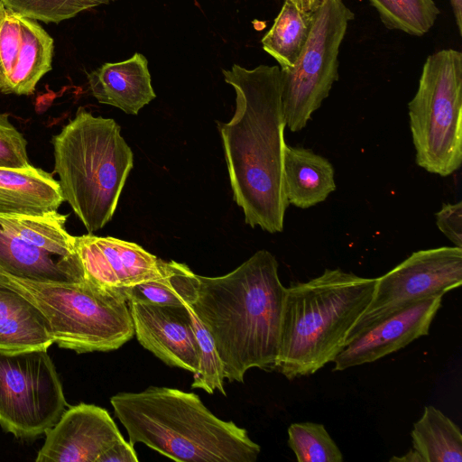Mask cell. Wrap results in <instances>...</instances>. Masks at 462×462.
Here are the masks:
<instances>
[{"instance_id": "6da1fadb", "label": "cell", "mask_w": 462, "mask_h": 462, "mask_svg": "<svg viewBox=\"0 0 462 462\" xmlns=\"http://www.w3.org/2000/svg\"><path fill=\"white\" fill-rule=\"evenodd\" d=\"M278 267L267 250L217 277L196 274L171 261L170 282L213 337L230 383H244L252 368L274 370L286 294Z\"/></svg>"}, {"instance_id": "7a4b0ae2", "label": "cell", "mask_w": 462, "mask_h": 462, "mask_svg": "<svg viewBox=\"0 0 462 462\" xmlns=\"http://www.w3.org/2000/svg\"><path fill=\"white\" fill-rule=\"evenodd\" d=\"M223 75L236 93L232 119L218 123L234 200L252 227L282 232L289 203L283 183L281 69L234 64Z\"/></svg>"}, {"instance_id": "3957f363", "label": "cell", "mask_w": 462, "mask_h": 462, "mask_svg": "<svg viewBox=\"0 0 462 462\" xmlns=\"http://www.w3.org/2000/svg\"><path fill=\"white\" fill-rule=\"evenodd\" d=\"M110 402L132 445L175 461L254 462L261 452L245 429L217 417L194 393L150 386L119 393Z\"/></svg>"}, {"instance_id": "277c9868", "label": "cell", "mask_w": 462, "mask_h": 462, "mask_svg": "<svg viewBox=\"0 0 462 462\" xmlns=\"http://www.w3.org/2000/svg\"><path fill=\"white\" fill-rule=\"evenodd\" d=\"M375 284L376 278L336 268L286 287L274 370L293 380L334 362L369 305Z\"/></svg>"}, {"instance_id": "5b68a950", "label": "cell", "mask_w": 462, "mask_h": 462, "mask_svg": "<svg viewBox=\"0 0 462 462\" xmlns=\"http://www.w3.org/2000/svg\"><path fill=\"white\" fill-rule=\"evenodd\" d=\"M51 143L63 200L88 234L101 229L111 220L134 166L120 126L80 106Z\"/></svg>"}, {"instance_id": "8992f818", "label": "cell", "mask_w": 462, "mask_h": 462, "mask_svg": "<svg viewBox=\"0 0 462 462\" xmlns=\"http://www.w3.org/2000/svg\"><path fill=\"white\" fill-rule=\"evenodd\" d=\"M0 283L30 300L45 318L53 343L79 354L116 350L134 335L122 290L78 282H40L0 271Z\"/></svg>"}, {"instance_id": "52a82bcc", "label": "cell", "mask_w": 462, "mask_h": 462, "mask_svg": "<svg viewBox=\"0 0 462 462\" xmlns=\"http://www.w3.org/2000/svg\"><path fill=\"white\" fill-rule=\"evenodd\" d=\"M416 163L442 177L462 162V53L444 49L428 56L409 102Z\"/></svg>"}, {"instance_id": "ba28073f", "label": "cell", "mask_w": 462, "mask_h": 462, "mask_svg": "<svg viewBox=\"0 0 462 462\" xmlns=\"http://www.w3.org/2000/svg\"><path fill=\"white\" fill-rule=\"evenodd\" d=\"M307 42L291 68L281 69L285 125L303 129L338 80V53L354 13L343 0H323L312 12Z\"/></svg>"}, {"instance_id": "9c48e42d", "label": "cell", "mask_w": 462, "mask_h": 462, "mask_svg": "<svg viewBox=\"0 0 462 462\" xmlns=\"http://www.w3.org/2000/svg\"><path fill=\"white\" fill-rule=\"evenodd\" d=\"M67 402L47 350L0 352V425L19 439L53 427Z\"/></svg>"}, {"instance_id": "30bf717a", "label": "cell", "mask_w": 462, "mask_h": 462, "mask_svg": "<svg viewBox=\"0 0 462 462\" xmlns=\"http://www.w3.org/2000/svg\"><path fill=\"white\" fill-rule=\"evenodd\" d=\"M461 284L462 248L442 246L412 253L376 278L373 298L350 330L347 344L393 312L424 299L443 296Z\"/></svg>"}, {"instance_id": "8fae6325", "label": "cell", "mask_w": 462, "mask_h": 462, "mask_svg": "<svg viewBox=\"0 0 462 462\" xmlns=\"http://www.w3.org/2000/svg\"><path fill=\"white\" fill-rule=\"evenodd\" d=\"M53 39L34 20L0 1V92L31 95L51 69Z\"/></svg>"}, {"instance_id": "7c38bea8", "label": "cell", "mask_w": 462, "mask_h": 462, "mask_svg": "<svg viewBox=\"0 0 462 462\" xmlns=\"http://www.w3.org/2000/svg\"><path fill=\"white\" fill-rule=\"evenodd\" d=\"M75 249L84 278L104 288L123 290L164 278L171 271V261L159 259L135 243L112 236H75Z\"/></svg>"}, {"instance_id": "4fadbf2b", "label": "cell", "mask_w": 462, "mask_h": 462, "mask_svg": "<svg viewBox=\"0 0 462 462\" xmlns=\"http://www.w3.org/2000/svg\"><path fill=\"white\" fill-rule=\"evenodd\" d=\"M44 434L36 462H101L111 448L125 439L106 409L87 403L65 410Z\"/></svg>"}, {"instance_id": "5bb4252c", "label": "cell", "mask_w": 462, "mask_h": 462, "mask_svg": "<svg viewBox=\"0 0 462 462\" xmlns=\"http://www.w3.org/2000/svg\"><path fill=\"white\" fill-rule=\"evenodd\" d=\"M443 296L410 304L350 341L334 360V372L377 361L427 336Z\"/></svg>"}, {"instance_id": "9a60e30c", "label": "cell", "mask_w": 462, "mask_h": 462, "mask_svg": "<svg viewBox=\"0 0 462 462\" xmlns=\"http://www.w3.org/2000/svg\"><path fill=\"white\" fill-rule=\"evenodd\" d=\"M128 305L138 342L166 365L195 374L199 351L186 305Z\"/></svg>"}, {"instance_id": "2e32d148", "label": "cell", "mask_w": 462, "mask_h": 462, "mask_svg": "<svg viewBox=\"0 0 462 462\" xmlns=\"http://www.w3.org/2000/svg\"><path fill=\"white\" fill-rule=\"evenodd\" d=\"M89 89L101 104L129 115L138 112L156 97L147 59L140 52L118 62H106L88 74Z\"/></svg>"}, {"instance_id": "e0dca14e", "label": "cell", "mask_w": 462, "mask_h": 462, "mask_svg": "<svg viewBox=\"0 0 462 462\" xmlns=\"http://www.w3.org/2000/svg\"><path fill=\"white\" fill-rule=\"evenodd\" d=\"M0 271L40 282L84 279L79 257L65 258L43 251L0 226Z\"/></svg>"}, {"instance_id": "ac0fdd59", "label": "cell", "mask_w": 462, "mask_h": 462, "mask_svg": "<svg viewBox=\"0 0 462 462\" xmlns=\"http://www.w3.org/2000/svg\"><path fill=\"white\" fill-rule=\"evenodd\" d=\"M63 201L59 181L49 172L32 165L0 167V215L54 211Z\"/></svg>"}, {"instance_id": "d6986e66", "label": "cell", "mask_w": 462, "mask_h": 462, "mask_svg": "<svg viewBox=\"0 0 462 462\" xmlns=\"http://www.w3.org/2000/svg\"><path fill=\"white\" fill-rule=\"evenodd\" d=\"M283 183L288 203L308 208L336 189L334 168L328 159L310 149L285 144Z\"/></svg>"}, {"instance_id": "ffe728a7", "label": "cell", "mask_w": 462, "mask_h": 462, "mask_svg": "<svg viewBox=\"0 0 462 462\" xmlns=\"http://www.w3.org/2000/svg\"><path fill=\"white\" fill-rule=\"evenodd\" d=\"M52 344L42 312L23 295L0 283V352L47 350Z\"/></svg>"}, {"instance_id": "44dd1931", "label": "cell", "mask_w": 462, "mask_h": 462, "mask_svg": "<svg viewBox=\"0 0 462 462\" xmlns=\"http://www.w3.org/2000/svg\"><path fill=\"white\" fill-rule=\"evenodd\" d=\"M68 215L57 210L42 214L0 215V226L23 241L54 255L77 258L75 236L68 233Z\"/></svg>"}, {"instance_id": "7402d4cb", "label": "cell", "mask_w": 462, "mask_h": 462, "mask_svg": "<svg viewBox=\"0 0 462 462\" xmlns=\"http://www.w3.org/2000/svg\"><path fill=\"white\" fill-rule=\"evenodd\" d=\"M412 449L422 462H461L462 433L442 411L426 406L411 432Z\"/></svg>"}, {"instance_id": "603a6c76", "label": "cell", "mask_w": 462, "mask_h": 462, "mask_svg": "<svg viewBox=\"0 0 462 462\" xmlns=\"http://www.w3.org/2000/svg\"><path fill=\"white\" fill-rule=\"evenodd\" d=\"M312 12L284 0L273 24L263 37V49L276 60L281 69L292 67L299 58L311 29Z\"/></svg>"}, {"instance_id": "cb8c5ba5", "label": "cell", "mask_w": 462, "mask_h": 462, "mask_svg": "<svg viewBox=\"0 0 462 462\" xmlns=\"http://www.w3.org/2000/svg\"><path fill=\"white\" fill-rule=\"evenodd\" d=\"M384 26L414 36L427 33L435 23L439 9L433 0H368Z\"/></svg>"}, {"instance_id": "d4e9b609", "label": "cell", "mask_w": 462, "mask_h": 462, "mask_svg": "<svg viewBox=\"0 0 462 462\" xmlns=\"http://www.w3.org/2000/svg\"><path fill=\"white\" fill-rule=\"evenodd\" d=\"M288 445L298 462H342L343 454L324 425L296 422L288 428Z\"/></svg>"}, {"instance_id": "484cf974", "label": "cell", "mask_w": 462, "mask_h": 462, "mask_svg": "<svg viewBox=\"0 0 462 462\" xmlns=\"http://www.w3.org/2000/svg\"><path fill=\"white\" fill-rule=\"evenodd\" d=\"M184 304L190 316L199 351V365L197 372L193 374L191 388L201 389L210 394L217 390L226 396L223 365L217 354L213 337L192 309L187 303L184 302Z\"/></svg>"}, {"instance_id": "4316f807", "label": "cell", "mask_w": 462, "mask_h": 462, "mask_svg": "<svg viewBox=\"0 0 462 462\" xmlns=\"http://www.w3.org/2000/svg\"><path fill=\"white\" fill-rule=\"evenodd\" d=\"M14 13L43 23H59L82 11L107 5L114 0H0Z\"/></svg>"}, {"instance_id": "83f0119b", "label": "cell", "mask_w": 462, "mask_h": 462, "mask_svg": "<svg viewBox=\"0 0 462 462\" xmlns=\"http://www.w3.org/2000/svg\"><path fill=\"white\" fill-rule=\"evenodd\" d=\"M169 275L141 282L122 291L130 302L158 306H182L184 303L173 290Z\"/></svg>"}, {"instance_id": "f1b7e54d", "label": "cell", "mask_w": 462, "mask_h": 462, "mask_svg": "<svg viewBox=\"0 0 462 462\" xmlns=\"http://www.w3.org/2000/svg\"><path fill=\"white\" fill-rule=\"evenodd\" d=\"M27 141L9 121L6 114H0V167L26 168L30 162Z\"/></svg>"}, {"instance_id": "f546056e", "label": "cell", "mask_w": 462, "mask_h": 462, "mask_svg": "<svg viewBox=\"0 0 462 462\" xmlns=\"http://www.w3.org/2000/svg\"><path fill=\"white\" fill-rule=\"evenodd\" d=\"M438 228L455 245L462 248V202L444 204L436 213Z\"/></svg>"}, {"instance_id": "4dcf8cb0", "label": "cell", "mask_w": 462, "mask_h": 462, "mask_svg": "<svg viewBox=\"0 0 462 462\" xmlns=\"http://www.w3.org/2000/svg\"><path fill=\"white\" fill-rule=\"evenodd\" d=\"M138 460L134 445L123 439L104 455L101 462H137Z\"/></svg>"}, {"instance_id": "1f68e13d", "label": "cell", "mask_w": 462, "mask_h": 462, "mask_svg": "<svg viewBox=\"0 0 462 462\" xmlns=\"http://www.w3.org/2000/svg\"><path fill=\"white\" fill-rule=\"evenodd\" d=\"M457 30L462 34V0H450Z\"/></svg>"}, {"instance_id": "d6a6232c", "label": "cell", "mask_w": 462, "mask_h": 462, "mask_svg": "<svg viewBox=\"0 0 462 462\" xmlns=\"http://www.w3.org/2000/svg\"><path fill=\"white\" fill-rule=\"evenodd\" d=\"M323 0H297V6L303 11H314Z\"/></svg>"}, {"instance_id": "836d02e7", "label": "cell", "mask_w": 462, "mask_h": 462, "mask_svg": "<svg viewBox=\"0 0 462 462\" xmlns=\"http://www.w3.org/2000/svg\"><path fill=\"white\" fill-rule=\"evenodd\" d=\"M290 1L293 2L297 5V0H290Z\"/></svg>"}]
</instances>
